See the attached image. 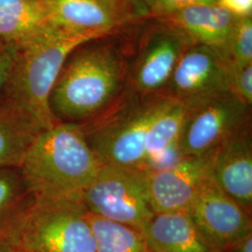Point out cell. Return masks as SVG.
<instances>
[{"label": "cell", "mask_w": 252, "mask_h": 252, "mask_svg": "<svg viewBox=\"0 0 252 252\" xmlns=\"http://www.w3.org/2000/svg\"><path fill=\"white\" fill-rule=\"evenodd\" d=\"M114 35L88 41L66 59L50 97L59 122L83 124L108 108L126 89L128 48Z\"/></svg>", "instance_id": "1"}, {"label": "cell", "mask_w": 252, "mask_h": 252, "mask_svg": "<svg viewBox=\"0 0 252 252\" xmlns=\"http://www.w3.org/2000/svg\"><path fill=\"white\" fill-rule=\"evenodd\" d=\"M101 164L81 125L60 122L36 135L18 169L35 200L81 201Z\"/></svg>", "instance_id": "2"}, {"label": "cell", "mask_w": 252, "mask_h": 252, "mask_svg": "<svg viewBox=\"0 0 252 252\" xmlns=\"http://www.w3.org/2000/svg\"><path fill=\"white\" fill-rule=\"evenodd\" d=\"M96 36L75 34L52 24L17 46L4 91L6 104L43 131L60 123L50 97L68 56Z\"/></svg>", "instance_id": "3"}, {"label": "cell", "mask_w": 252, "mask_h": 252, "mask_svg": "<svg viewBox=\"0 0 252 252\" xmlns=\"http://www.w3.org/2000/svg\"><path fill=\"white\" fill-rule=\"evenodd\" d=\"M175 101L163 94H138L127 83L108 108L80 125L91 150L102 164L138 172L150 128Z\"/></svg>", "instance_id": "4"}, {"label": "cell", "mask_w": 252, "mask_h": 252, "mask_svg": "<svg viewBox=\"0 0 252 252\" xmlns=\"http://www.w3.org/2000/svg\"><path fill=\"white\" fill-rule=\"evenodd\" d=\"M12 242L26 252H95L89 212L81 201L34 200Z\"/></svg>", "instance_id": "5"}, {"label": "cell", "mask_w": 252, "mask_h": 252, "mask_svg": "<svg viewBox=\"0 0 252 252\" xmlns=\"http://www.w3.org/2000/svg\"><path fill=\"white\" fill-rule=\"evenodd\" d=\"M144 26L128 54V85L141 95L162 94L181 56L194 44L179 28L159 19L144 20Z\"/></svg>", "instance_id": "6"}, {"label": "cell", "mask_w": 252, "mask_h": 252, "mask_svg": "<svg viewBox=\"0 0 252 252\" xmlns=\"http://www.w3.org/2000/svg\"><path fill=\"white\" fill-rule=\"evenodd\" d=\"M81 202L92 215L132 227L141 233L154 215L143 175L106 164H101Z\"/></svg>", "instance_id": "7"}, {"label": "cell", "mask_w": 252, "mask_h": 252, "mask_svg": "<svg viewBox=\"0 0 252 252\" xmlns=\"http://www.w3.org/2000/svg\"><path fill=\"white\" fill-rule=\"evenodd\" d=\"M231 77L232 63L225 54L194 43L181 56L162 94L190 109L232 91Z\"/></svg>", "instance_id": "8"}, {"label": "cell", "mask_w": 252, "mask_h": 252, "mask_svg": "<svg viewBox=\"0 0 252 252\" xmlns=\"http://www.w3.org/2000/svg\"><path fill=\"white\" fill-rule=\"evenodd\" d=\"M252 122V107L232 91L189 109L179 146L184 156L215 150L236 130Z\"/></svg>", "instance_id": "9"}, {"label": "cell", "mask_w": 252, "mask_h": 252, "mask_svg": "<svg viewBox=\"0 0 252 252\" xmlns=\"http://www.w3.org/2000/svg\"><path fill=\"white\" fill-rule=\"evenodd\" d=\"M50 23L63 30L103 37L144 18L135 0H44Z\"/></svg>", "instance_id": "10"}, {"label": "cell", "mask_w": 252, "mask_h": 252, "mask_svg": "<svg viewBox=\"0 0 252 252\" xmlns=\"http://www.w3.org/2000/svg\"><path fill=\"white\" fill-rule=\"evenodd\" d=\"M214 152L187 156L168 169L142 174L154 214L189 209L200 189L212 179Z\"/></svg>", "instance_id": "11"}, {"label": "cell", "mask_w": 252, "mask_h": 252, "mask_svg": "<svg viewBox=\"0 0 252 252\" xmlns=\"http://www.w3.org/2000/svg\"><path fill=\"white\" fill-rule=\"evenodd\" d=\"M200 232L220 252L252 233V214L211 180L200 189L186 211Z\"/></svg>", "instance_id": "12"}, {"label": "cell", "mask_w": 252, "mask_h": 252, "mask_svg": "<svg viewBox=\"0 0 252 252\" xmlns=\"http://www.w3.org/2000/svg\"><path fill=\"white\" fill-rule=\"evenodd\" d=\"M212 180L228 196L252 214V122L240 127L215 149Z\"/></svg>", "instance_id": "13"}, {"label": "cell", "mask_w": 252, "mask_h": 252, "mask_svg": "<svg viewBox=\"0 0 252 252\" xmlns=\"http://www.w3.org/2000/svg\"><path fill=\"white\" fill-rule=\"evenodd\" d=\"M153 19L179 28L195 44L208 46L225 54L238 18L215 3L192 5Z\"/></svg>", "instance_id": "14"}, {"label": "cell", "mask_w": 252, "mask_h": 252, "mask_svg": "<svg viewBox=\"0 0 252 252\" xmlns=\"http://www.w3.org/2000/svg\"><path fill=\"white\" fill-rule=\"evenodd\" d=\"M142 234L146 247L155 252H220L186 211L154 214Z\"/></svg>", "instance_id": "15"}, {"label": "cell", "mask_w": 252, "mask_h": 252, "mask_svg": "<svg viewBox=\"0 0 252 252\" xmlns=\"http://www.w3.org/2000/svg\"><path fill=\"white\" fill-rule=\"evenodd\" d=\"M51 25L44 0H23L0 8V42L15 48Z\"/></svg>", "instance_id": "16"}, {"label": "cell", "mask_w": 252, "mask_h": 252, "mask_svg": "<svg viewBox=\"0 0 252 252\" xmlns=\"http://www.w3.org/2000/svg\"><path fill=\"white\" fill-rule=\"evenodd\" d=\"M40 132L9 105H0V170L19 168L28 147Z\"/></svg>", "instance_id": "17"}, {"label": "cell", "mask_w": 252, "mask_h": 252, "mask_svg": "<svg viewBox=\"0 0 252 252\" xmlns=\"http://www.w3.org/2000/svg\"><path fill=\"white\" fill-rule=\"evenodd\" d=\"M34 200L18 168L0 170V242H12L20 222Z\"/></svg>", "instance_id": "18"}, {"label": "cell", "mask_w": 252, "mask_h": 252, "mask_svg": "<svg viewBox=\"0 0 252 252\" xmlns=\"http://www.w3.org/2000/svg\"><path fill=\"white\" fill-rule=\"evenodd\" d=\"M95 252H144V236L132 227L89 213Z\"/></svg>", "instance_id": "19"}, {"label": "cell", "mask_w": 252, "mask_h": 252, "mask_svg": "<svg viewBox=\"0 0 252 252\" xmlns=\"http://www.w3.org/2000/svg\"><path fill=\"white\" fill-rule=\"evenodd\" d=\"M188 114L189 108L175 101L158 116L146 137L142 163L146 159L179 143Z\"/></svg>", "instance_id": "20"}, {"label": "cell", "mask_w": 252, "mask_h": 252, "mask_svg": "<svg viewBox=\"0 0 252 252\" xmlns=\"http://www.w3.org/2000/svg\"><path fill=\"white\" fill-rule=\"evenodd\" d=\"M225 55L232 64L252 63V16L237 19Z\"/></svg>", "instance_id": "21"}, {"label": "cell", "mask_w": 252, "mask_h": 252, "mask_svg": "<svg viewBox=\"0 0 252 252\" xmlns=\"http://www.w3.org/2000/svg\"><path fill=\"white\" fill-rule=\"evenodd\" d=\"M231 89L236 96L252 107V63L232 64Z\"/></svg>", "instance_id": "22"}, {"label": "cell", "mask_w": 252, "mask_h": 252, "mask_svg": "<svg viewBox=\"0 0 252 252\" xmlns=\"http://www.w3.org/2000/svg\"><path fill=\"white\" fill-rule=\"evenodd\" d=\"M216 4L236 18L252 16V0H217Z\"/></svg>", "instance_id": "23"}, {"label": "cell", "mask_w": 252, "mask_h": 252, "mask_svg": "<svg viewBox=\"0 0 252 252\" xmlns=\"http://www.w3.org/2000/svg\"><path fill=\"white\" fill-rule=\"evenodd\" d=\"M14 49L0 42V92L4 91L12 63Z\"/></svg>", "instance_id": "24"}, {"label": "cell", "mask_w": 252, "mask_h": 252, "mask_svg": "<svg viewBox=\"0 0 252 252\" xmlns=\"http://www.w3.org/2000/svg\"><path fill=\"white\" fill-rule=\"evenodd\" d=\"M226 252H252V233L233 245Z\"/></svg>", "instance_id": "25"}, {"label": "cell", "mask_w": 252, "mask_h": 252, "mask_svg": "<svg viewBox=\"0 0 252 252\" xmlns=\"http://www.w3.org/2000/svg\"><path fill=\"white\" fill-rule=\"evenodd\" d=\"M0 252H26L19 246L10 241L0 242Z\"/></svg>", "instance_id": "26"}, {"label": "cell", "mask_w": 252, "mask_h": 252, "mask_svg": "<svg viewBox=\"0 0 252 252\" xmlns=\"http://www.w3.org/2000/svg\"><path fill=\"white\" fill-rule=\"evenodd\" d=\"M20 1H23V0H0V8L8 6V5H11L13 3H17Z\"/></svg>", "instance_id": "27"}, {"label": "cell", "mask_w": 252, "mask_h": 252, "mask_svg": "<svg viewBox=\"0 0 252 252\" xmlns=\"http://www.w3.org/2000/svg\"><path fill=\"white\" fill-rule=\"evenodd\" d=\"M144 252H155L152 251V250H150V249H148L147 247H146V249H145Z\"/></svg>", "instance_id": "28"}, {"label": "cell", "mask_w": 252, "mask_h": 252, "mask_svg": "<svg viewBox=\"0 0 252 252\" xmlns=\"http://www.w3.org/2000/svg\"><path fill=\"white\" fill-rule=\"evenodd\" d=\"M211 2H213V3H217V0H210Z\"/></svg>", "instance_id": "29"}]
</instances>
